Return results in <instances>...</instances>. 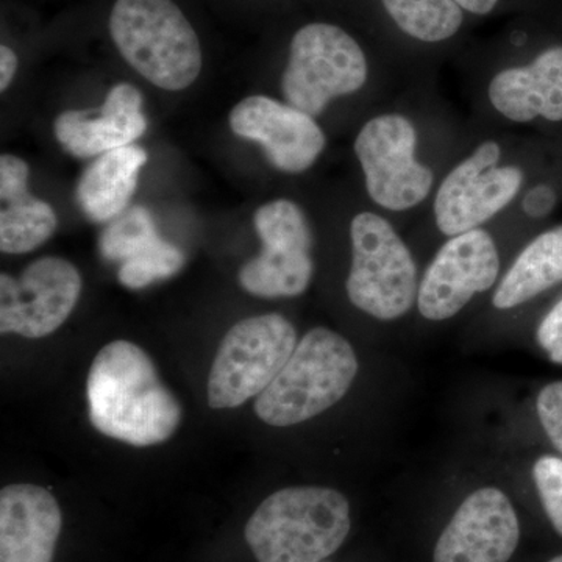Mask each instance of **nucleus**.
<instances>
[{"label":"nucleus","mask_w":562,"mask_h":562,"mask_svg":"<svg viewBox=\"0 0 562 562\" xmlns=\"http://www.w3.org/2000/svg\"><path fill=\"white\" fill-rule=\"evenodd\" d=\"M60 506L35 484L0 492V562H52L61 531Z\"/></svg>","instance_id":"16"},{"label":"nucleus","mask_w":562,"mask_h":562,"mask_svg":"<svg viewBox=\"0 0 562 562\" xmlns=\"http://www.w3.org/2000/svg\"><path fill=\"white\" fill-rule=\"evenodd\" d=\"M160 239L154 217L143 206H132L106 225L101 254L109 261L124 262Z\"/></svg>","instance_id":"22"},{"label":"nucleus","mask_w":562,"mask_h":562,"mask_svg":"<svg viewBox=\"0 0 562 562\" xmlns=\"http://www.w3.org/2000/svg\"><path fill=\"white\" fill-rule=\"evenodd\" d=\"M366 80L368 60L360 44L336 25L314 22L291 41L281 91L291 106L314 117L333 99L360 91Z\"/></svg>","instance_id":"7"},{"label":"nucleus","mask_w":562,"mask_h":562,"mask_svg":"<svg viewBox=\"0 0 562 562\" xmlns=\"http://www.w3.org/2000/svg\"><path fill=\"white\" fill-rule=\"evenodd\" d=\"M357 373V355L350 342L328 328H313L258 395L255 412L272 427L302 424L341 401Z\"/></svg>","instance_id":"4"},{"label":"nucleus","mask_w":562,"mask_h":562,"mask_svg":"<svg viewBox=\"0 0 562 562\" xmlns=\"http://www.w3.org/2000/svg\"><path fill=\"white\" fill-rule=\"evenodd\" d=\"M492 106L514 122L562 121V46L531 65L502 70L490 85Z\"/></svg>","instance_id":"17"},{"label":"nucleus","mask_w":562,"mask_h":562,"mask_svg":"<svg viewBox=\"0 0 562 562\" xmlns=\"http://www.w3.org/2000/svg\"><path fill=\"white\" fill-rule=\"evenodd\" d=\"M18 69V57L9 46L0 47V91H5Z\"/></svg>","instance_id":"28"},{"label":"nucleus","mask_w":562,"mask_h":562,"mask_svg":"<svg viewBox=\"0 0 562 562\" xmlns=\"http://www.w3.org/2000/svg\"><path fill=\"white\" fill-rule=\"evenodd\" d=\"M501 157V146L486 140L443 179L435 201L436 224L443 235L475 231L514 201L524 172L498 165Z\"/></svg>","instance_id":"10"},{"label":"nucleus","mask_w":562,"mask_h":562,"mask_svg":"<svg viewBox=\"0 0 562 562\" xmlns=\"http://www.w3.org/2000/svg\"><path fill=\"white\" fill-rule=\"evenodd\" d=\"M562 283V225L532 239L494 294L495 308L509 310Z\"/></svg>","instance_id":"20"},{"label":"nucleus","mask_w":562,"mask_h":562,"mask_svg":"<svg viewBox=\"0 0 562 562\" xmlns=\"http://www.w3.org/2000/svg\"><path fill=\"white\" fill-rule=\"evenodd\" d=\"M110 33L125 61L161 90H184L201 74V41L172 0H116Z\"/></svg>","instance_id":"3"},{"label":"nucleus","mask_w":562,"mask_h":562,"mask_svg":"<svg viewBox=\"0 0 562 562\" xmlns=\"http://www.w3.org/2000/svg\"><path fill=\"white\" fill-rule=\"evenodd\" d=\"M350 238L353 260L346 284L350 302L380 321L408 313L419 294L416 262L390 222L369 211L357 214Z\"/></svg>","instance_id":"5"},{"label":"nucleus","mask_w":562,"mask_h":562,"mask_svg":"<svg viewBox=\"0 0 562 562\" xmlns=\"http://www.w3.org/2000/svg\"><path fill=\"white\" fill-rule=\"evenodd\" d=\"M536 336L550 360L562 366V297L543 317Z\"/></svg>","instance_id":"26"},{"label":"nucleus","mask_w":562,"mask_h":562,"mask_svg":"<svg viewBox=\"0 0 562 562\" xmlns=\"http://www.w3.org/2000/svg\"><path fill=\"white\" fill-rule=\"evenodd\" d=\"M350 525L341 492L286 487L258 506L244 536L258 562H322L342 546Z\"/></svg>","instance_id":"2"},{"label":"nucleus","mask_w":562,"mask_h":562,"mask_svg":"<svg viewBox=\"0 0 562 562\" xmlns=\"http://www.w3.org/2000/svg\"><path fill=\"white\" fill-rule=\"evenodd\" d=\"M87 397L95 430L131 446L168 441L181 422L180 403L161 383L149 355L122 339L92 361Z\"/></svg>","instance_id":"1"},{"label":"nucleus","mask_w":562,"mask_h":562,"mask_svg":"<svg viewBox=\"0 0 562 562\" xmlns=\"http://www.w3.org/2000/svg\"><path fill=\"white\" fill-rule=\"evenodd\" d=\"M27 162L14 155L0 158V249L20 255L38 249L57 231V216L49 203L29 192Z\"/></svg>","instance_id":"18"},{"label":"nucleus","mask_w":562,"mask_h":562,"mask_svg":"<svg viewBox=\"0 0 562 562\" xmlns=\"http://www.w3.org/2000/svg\"><path fill=\"white\" fill-rule=\"evenodd\" d=\"M519 539V519L509 498L497 487H483L454 513L432 562H508Z\"/></svg>","instance_id":"13"},{"label":"nucleus","mask_w":562,"mask_h":562,"mask_svg":"<svg viewBox=\"0 0 562 562\" xmlns=\"http://www.w3.org/2000/svg\"><path fill=\"white\" fill-rule=\"evenodd\" d=\"M262 249L239 271L241 286L258 297H295L313 277L312 232L294 202L279 199L255 213Z\"/></svg>","instance_id":"9"},{"label":"nucleus","mask_w":562,"mask_h":562,"mask_svg":"<svg viewBox=\"0 0 562 562\" xmlns=\"http://www.w3.org/2000/svg\"><path fill=\"white\" fill-rule=\"evenodd\" d=\"M297 347V333L280 314L238 322L222 339L206 395L214 409L236 408L265 392Z\"/></svg>","instance_id":"6"},{"label":"nucleus","mask_w":562,"mask_h":562,"mask_svg":"<svg viewBox=\"0 0 562 562\" xmlns=\"http://www.w3.org/2000/svg\"><path fill=\"white\" fill-rule=\"evenodd\" d=\"M231 127L241 138L261 144L280 171L312 168L325 147V135L313 116L266 95H251L231 113Z\"/></svg>","instance_id":"14"},{"label":"nucleus","mask_w":562,"mask_h":562,"mask_svg":"<svg viewBox=\"0 0 562 562\" xmlns=\"http://www.w3.org/2000/svg\"><path fill=\"white\" fill-rule=\"evenodd\" d=\"M554 203H557V194L552 188L539 184L527 192L522 206L528 216L542 217L552 211Z\"/></svg>","instance_id":"27"},{"label":"nucleus","mask_w":562,"mask_h":562,"mask_svg":"<svg viewBox=\"0 0 562 562\" xmlns=\"http://www.w3.org/2000/svg\"><path fill=\"white\" fill-rule=\"evenodd\" d=\"M550 562H562V554H560V557L553 558V560Z\"/></svg>","instance_id":"30"},{"label":"nucleus","mask_w":562,"mask_h":562,"mask_svg":"<svg viewBox=\"0 0 562 562\" xmlns=\"http://www.w3.org/2000/svg\"><path fill=\"white\" fill-rule=\"evenodd\" d=\"M143 95L135 87L120 83L111 88L99 110L65 111L55 120L58 143L77 158L132 146L147 128Z\"/></svg>","instance_id":"15"},{"label":"nucleus","mask_w":562,"mask_h":562,"mask_svg":"<svg viewBox=\"0 0 562 562\" xmlns=\"http://www.w3.org/2000/svg\"><path fill=\"white\" fill-rule=\"evenodd\" d=\"M501 272V257L490 233L475 231L452 236L420 281L417 306L425 319L446 321L491 290Z\"/></svg>","instance_id":"12"},{"label":"nucleus","mask_w":562,"mask_h":562,"mask_svg":"<svg viewBox=\"0 0 562 562\" xmlns=\"http://www.w3.org/2000/svg\"><path fill=\"white\" fill-rule=\"evenodd\" d=\"M398 29L424 43H441L461 29L464 14L454 0H382Z\"/></svg>","instance_id":"21"},{"label":"nucleus","mask_w":562,"mask_h":562,"mask_svg":"<svg viewBox=\"0 0 562 562\" xmlns=\"http://www.w3.org/2000/svg\"><path fill=\"white\" fill-rule=\"evenodd\" d=\"M146 162V150L135 144L105 151L91 162L77 187L83 213L94 222L113 221L124 213Z\"/></svg>","instance_id":"19"},{"label":"nucleus","mask_w":562,"mask_h":562,"mask_svg":"<svg viewBox=\"0 0 562 562\" xmlns=\"http://www.w3.org/2000/svg\"><path fill=\"white\" fill-rule=\"evenodd\" d=\"M417 132L402 114L369 121L355 139L366 190L382 209H414L430 194L432 172L416 160Z\"/></svg>","instance_id":"8"},{"label":"nucleus","mask_w":562,"mask_h":562,"mask_svg":"<svg viewBox=\"0 0 562 562\" xmlns=\"http://www.w3.org/2000/svg\"><path fill=\"white\" fill-rule=\"evenodd\" d=\"M454 2H457L462 10L471 11L473 14L483 16V14L491 13V11L495 9L498 0H454Z\"/></svg>","instance_id":"29"},{"label":"nucleus","mask_w":562,"mask_h":562,"mask_svg":"<svg viewBox=\"0 0 562 562\" xmlns=\"http://www.w3.org/2000/svg\"><path fill=\"white\" fill-rule=\"evenodd\" d=\"M81 277L63 258L36 260L20 279L0 276V331L38 339L60 328L79 302Z\"/></svg>","instance_id":"11"},{"label":"nucleus","mask_w":562,"mask_h":562,"mask_svg":"<svg viewBox=\"0 0 562 562\" xmlns=\"http://www.w3.org/2000/svg\"><path fill=\"white\" fill-rule=\"evenodd\" d=\"M536 408L543 430L562 453V382L547 384L539 392Z\"/></svg>","instance_id":"25"},{"label":"nucleus","mask_w":562,"mask_h":562,"mask_svg":"<svg viewBox=\"0 0 562 562\" xmlns=\"http://www.w3.org/2000/svg\"><path fill=\"white\" fill-rule=\"evenodd\" d=\"M543 509L558 535L562 536V460L552 454L539 458L532 469Z\"/></svg>","instance_id":"24"},{"label":"nucleus","mask_w":562,"mask_h":562,"mask_svg":"<svg viewBox=\"0 0 562 562\" xmlns=\"http://www.w3.org/2000/svg\"><path fill=\"white\" fill-rule=\"evenodd\" d=\"M183 265V251L160 238L131 260L122 262L117 279L128 290H143L154 281L171 279Z\"/></svg>","instance_id":"23"}]
</instances>
